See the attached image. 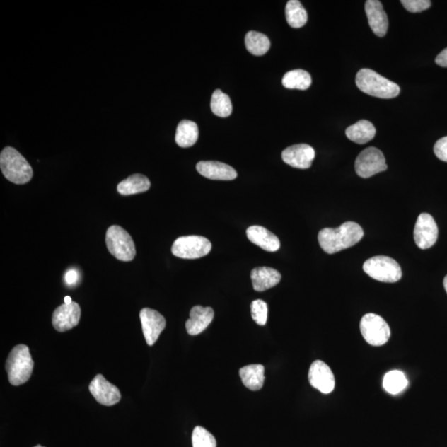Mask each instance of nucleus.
I'll list each match as a JSON object with an SVG mask.
<instances>
[{
	"mask_svg": "<svg viewBox=\"0 0 447 447\" xmlns=\"http://www.w3.org/2000/svg\"><path fill=\"white\" fill-rule=\"evenodd\" d=\"M436 63L441 67H447V48L442 50L436 58Z\"/></svg>",
	"mask_w": 447,
	"mask_h": 447,
	"instance_id": "obj_34",
	"label": "nucleus"
},
{
	"mask_svg": "<svg viewBox=\"0 0 447 447\" xmlns=\"http://www.w3.org/2000/svg\"><path fill=\"white\" fill-rule=\"evenodd\" d=\"M407 385L408 381L405 373L400 371L388 372L383 377V387L393 395L405 390Z\"/></svg>",
	"mask_w": 447,
	"mask_h": 447,
	"instance_id": "obj_28",
	"label": "nucleus"
},
{
	"mask_svg": "<svg viewBox=\"0 0 447 447\" xmlns=\"http://www.w3.org/2000/svg\"><path fill=\"white\" fill-rule=\"evenodd\" d=\"M33 367L29 348L25 344H18L9 353L6 364L9 383L13 386L23 385L30 378Z\"/></svg>",
	"mask_w": 447,
	"mask_h": 447,
	"instance_id": "obj_4",
	"label": "nucleus"
},
{
	"mask_svg": "<svg viewBox=\"0 0 447 447\" xmlns=\"http://www.w3.org/2000/svg\"><path fill=\"white\" fill-rule=\"evenodd\" d=\"M356 172L362 178H368L373 175L386 171L388 167L385 158L380 149L375 147L364 149L356 160Z\"/></svg>",
	"mask_w": 447,
	"mask_h": 447,
	"instance_id": "obj_9",
	"label": "nucleus"
},
{
	"mask_svg": "<svg viewBox=\"0 0 447 447\" xmlns=\"http://www.w3.org/2000/svg\"><path fill=\"white\" fill-rule=\"evenodd\" d=\"M89 390L95 400L104 406H113L121 400L119 388L107 381L102 375H97L89 385Z\"/></svg>",
	"mask_w": 447,
	"mask_h": 447,
	"instance_id": "obj_12",
	"label": "nucleus"
},
{
	"mask_svg": "<svg viewBox=\"0 0 447 447\" xmlns=\"http://www.w3.org/2000/svg\"><path fill=\"white\" fill-rule=\"evenodd\" d=\"M150 187L151 182L147 177L142 174H134L118 185L117 191L121 195L130 196L147 192Z\"/></svg>",
	"mask_w": 447,
	"mask_h": 447,
	"instance_id": "obj_23",
	"label": "nucleus"
},
{
	"mask_svg": "<svg viewBox=\"0 0 447 447\" xmlns=\"http://www.w3.org/2000/svg\"><path fill=\"white\" fill-rule=\"evenodd\" d=\"M443 285H444V288L445 290L446 291L447 294V275L445 277L444 281H443Z\"/></svg>",
	"mask_w": 447,
	"mask_h": 447,
	"instance_id": "obj_37",
	"label": "nucleus"
},
{
	"mask_svg": "<svg viewBox=\"0 0 447 447\" xmlns=\"http://www.w3.org/2000/svg\"><path fill=\"white\" fill-rule=\"evenodd\" d=\"M315 150L308 144H296L286 148L281 153V158L291 167L308 169L312 166L315 158Z\"/></svg>",
	"mask_w": 447,
	"mask_h": 447,
	"instance_id": "obj_15",
	"label": "nucleus"
},
{
	"mask_svg": "<svg viewBox=\"0 0 447 447\" xmlns=\"http://www.w3.org/2000/svg\"><path fill=\"white\" fill-rule=\"evenodd\" d=\"M366 13L369 27L376 36L383 37L386 35L388 28L387 14L378 0H368L366 3Z\"/></svg>",
	"mask_w": 447,
	"mask_h": 447,
	"instance_id": "obj_16",
	"label": "nucleus"
},
{
	"mask_svg": "<svg viewBox=\"0 0 447 447\" xmlns=\"http://www.w3.org/2000/svg\"><path fill=\"white\" fill-rule=\"evenodd\" d=\"M363 236L361 226L356 222L348 221L335 229L325 228L319 232L318 241L325 252L333 255L356 245Z\"/></svg>",
	"mask_w": 447,
	"mask_h": 447,
	"instance_id": "obj_1",
	"label": "nucleus"
},
{
	"mask_svg": "<svg viewBox=\"0 0 447 447\" xmlns=\"http://www.w3.org/2000/svg\"><path fill=\"white\" fill-rule=\"evenodd\" d=\"M199 173L211 180H221L231 181L237 178V173L234 168L224 163L216 161H202L197 165Z\"/></svg>",
	"mask_w": 447,
	"mask_h": 447,
	"instance_id": "obj_17",
	"label": "nucleus"
},
{
	"mask_svg": "<svg viewBox=\"0 0 447 447\" xmlns=\"http://www.w3.org/2000/svg\"><path fill=\"white\" fill-rule=\"evenodd\" d=\"M193 447H216V440L211 432L202 426H197L192 432Z\"/></svg>",
	"mask_w": 447,
	"mask_h": 447,
	"instance_id": "obj_30",
	"label": "nucleus"
},
{
	"mask_svg": "<svg viewBox=\"0 0 447 447\" xmlns=\"http://www.w3.org/2000/svg\"><path fill=\"white\" fill-rule=\"evenodd\" d=\"M346 134L352 142L364 144L375 138L376 129L368 120H359L357 123L349 126L346 130Z\"/></svg>",
	"mask_w": 447,
	"mask_h": 447,
	"instance_id": "obj_22",
	"label": "nucleus"
},
{
	"mask_svg": "<svg viewBox=\"0 0 447 447\" xmlns=\"http://www.w3.org/2000/svg\"><path fill=\"white\" fill-rule=\"evenodd\" d=\"M211 110L219 117L226 118L232 113V103L230 97L221 90H216L211 97Z\"/></svg>",
	"mask_w": 447,
	"mask_h": 447,
	"instance_id": "obj_29",
	"label": "nucleus"
},
{
	"mask_svg": "<svg viewBox=\"0 0 447 447\" xmlns=\"http://www.w3.org/2000/svg\"><path fill=\"white\" fill-rule=\"evenodd\" d=\"M139 317L146 342L152 347L166 327V320L163 315L151 308L141 310Z\"/></svg>",
	"mask_w": 447,
	"mask_h": 447,
	"instance_id": "obj_11",
	"label": "nucleus"
},
{
	"mask_svg": "<svg viewBox=\"0 0 447 447\" xmlns=\"http://www.w3.org/2000/svg\"><path fill=\"white\" fill-rule=\"evenodd\" d=\"M81 310L79 303L62 304L52 314L53 327L59 332H65L76 327L81 319Z\"/></svg>",
	"mask_w": 447,
	"mask_h": 447,
	"instance_id": "obj_14",
	"label": "nucleus"
},
{
	"mask_svg": "<svg viewBox=\"0 0 447 447\" xmlns=\"http://www.w3.org/2000/svg\"><path fill=\"white\" fill-rule=\"evenodd\" d=\"M107 249L116 259L129 262L134 259L136 248L132 237L119 226H112L105 236Z\"/></svg>",
	"mask_w": 447,
	"mask_h": 447,
	"instance_id": "obj_5",
	"label": "nucleus"
},
{
	"mask_svg": "<svg viewBox=\"0 0 447 447\" xmlns=\"http://www.w3.org/2000/svg\"><path fill=\"white\" fill-rule=\"evenodd\" d=\"M64 302L66 304H71L73 303L70 296H66V298H64Z\"/></svg>",
	"mask_w": 447,
	"mask_h": 447,
	"instance_id": "obj_36",
	"label": "nucleus"
},
{
	"mask_svg": "<svg viewBox=\"0 0 447 447\" xmlns=\"http://www.w3.org/2000/svg\"><path fill=\"white\" fill-rule=\"evenodd\" d=\"M401 4L410 13H420L431 6L429 0H402Z\"/></svg>",
	"mask_w": 447,
	"mask_h": 447,
	"instance_id": "obj_32",
	"label": "nucleus"
},
{
	"mask_svg": "<svg viewBox=\"0 0 447 447\" xmlns=\"http://www.w3.org/2000/svg\"><path fill=\"white\" fill-rule=\"evenodd\" d=\"M361 332L366 342L373 347H381L388 342L391 330L390 325L381 315L368 313L361 320Z\"/></svg>",
	"mask_w": 447,
	"mask_h": 447,
	"instance_id": "obj_8",
	"label": "nucleus"
},
{
	"mask_svg": "<svg viewBox=\"0 0 447 447\" xmlns=\"http://www.w3.org/2000/svg\"><path fill=\"white\" fill-rule=\"evenodd\" d=\"M199 136L198 126L190 120H182L179 123L176 137V143L180 147H192L197 143Z\"/></svg>",
	"mask_w": 447,
	"mask_h": 447,
	"instance_id": "obj_24",
	"label": "nucleus"
},
{
	"mask_svg": "<svg viewBox=\"0 0 447 447\" xmlns=\"http://www.w3.org/2000/svg\"><path fill=\"white\" fill-rule=\"evenodd\" d=\"M77 279H79V274H77L76 270H69L66 274L65 280L67 284L72 285L76 284Z\"/></svg>",
	"mask_w": 447,
	"mask_h": 447,
	"instance_id": "obj_35",
	"label": "nucleus"
},
{
	"mask_svg": "<svg viewBox=\"0 0 447 447\" xmlns=\"http://www.w3.org/2000/svg\"><path fill=\"white\" fill-rule=\"evenodd\" d=\"M240 376L249 390H260L265 383V367L262 364H250L240 369Z\"/></svg>",
	"mask_w": 447,
	"mask_h": 447,
	"instance_id": "obj_21",
	"label": "nucleus"
},
{
	"mask_svg": "<svg viewBox=\"0 0 447 447\" xmlns=\"http://www.w3.org/2000/svg\"><path fill=\"white\" fill-rule=\"evenodd\" d=\"M35 447H45V446H42L38 445V446H35Z\"/></svg>",
	"mask_w": 447,
	"mask_h": 447,
	"instance_id": "obj_38",
	"label": "nucleus"
},
{
	"mask_svg": "<svg viewBox=\"0 0 447 447\" xmlns=\"http://www.w3.org/2000/svg\"><path fill=\"white\" fill-rule=\"evenodd\" d=\"M439 237V228L429 214L422 213L417 218L414 228V240L421 250L429 249L435 245Z\"/></svg>",
	"mask_w": 447,
	"mask_h": 447,
	"instance_id": "obj_10",
	"label": "nucleus"
},
{
	"mask_svg": "<svg viewBox=\"0 0 447 447\" xmlns=\"http://www.w3.org/2000/svg\"><path fill=\"white\" fill-rule=\"evenodd\" d=\"M252 320L260 325H265L268 320V305L263 300H255L251 303Z\"/></svg>",
	"mask_w": 447,
	"mask_h": 447,
	"instance_id": "obj_31",
	"label": "nucleus"
},
{
	"mask_svg": "<svg viewBox=\"0 0 447 447\" xmlns=\"http://www.w3.org/2000/svg\"><path fill=\"white\" fill-rule=\"evenodd\" d=\"M246 234L248 239L252 244L260 247L264 250L275 252L279 250L280 241L279 238L263 226H250L248 228Z\"/></svg>",
	"mask_w": 447,
	"mask_h": 447,
	"instance_id": "obj_19",
	"label": "nucleus"
},
{
	"mask_svg": "<svg viewBox=\"0 0 447 447\" xmlns=\"http://www.w3.org/2000/svg\"><path fill=\"white\" fill-rule=\"evenodd\" d=\"M358 88L367 95L381 99L395 98L400 93V87L371 69L359 70L356 75Z\"/></svg>",
	"mask_w": 447,
	"mask_h": 447,
	"instance_id": "obj_2",
	"label": "nucleus"
},
{
	"mask_svg": "<svg viewBox=\"0 0 447 447\" xmlns=\"http://www.w3.org/2000/svg\"><path fill=\"white\" fill-rule=\"evenodd\" d=\"M434 153L441 161L447 163V136L437 141L434 146Z\"/></svg>",
	"mask_w": 447,
	"mask_h": 447,
	"instance_id": "obj_33",
	"label": "nucleus"
},
{
	"mask_svg": "<svg viewBox=\"0 0 447 447\" xmlns=\"http://www.w3.org/2000/svg\"><path fill=\"white\" fill-rule=\"evenodd\" d=\"M286 18L291 28H300L308 22V13L298 0H290L286 6Z\"/></svg>",
	"mask_w": 447,
	"mask_h": 447,
	"instance_id": "obj_25",
	"label": "nucleus"
},
{
	"mask_svg": "<svg viewBox=\"0 0 447 447\" xmlns=\"http://www.w3.org/2000/svg\"><path fill=\"white\" fill-rule=\"evenodd\" d=\"M211 250L210 240L199 236L179 237L172 247L173 255L185 260L200 259L207 255Z\"/></svg>",
	"mask_w": 447,
	"mask_h": 447,
	"instance_id": "obj_7",
	"label": "nucleus"
},
{
	"mask_svg": "<svg viewBox=\"0 0 447 447\" xmlns=\"http://www.w3.org/2000/svg\"><path fill=\"white\" fill-rule=\"evenodd\" d=\"M281 82L286 89L305 91L312 85V77L304 70H293L286 73Z\"/></svg>",
	"mask_w": 447,
	"mask_h": 447,
	"instance_id": "obj_26",
	"label": "nucleus"
},
{
	"mask_svg": "<svg viewBox=\"0 0 447 447\" xmlns=\"http://www.w3.org/2000/svg\"><path fill=\"white\" fill-rule=\"evenodd\" d=\"M363 269L371 278L383 283H396L402 274L397 261L387 256L371 257L364 264Z\"/></svg>",
	"mask_w": 447,
	"mask_h": 447,
	"instance_id": "obj_6",
	"label": "nucleus"
},
{
	"mask_svg": "<svg viewBox=\"0 0 447 447\" xmlns=\"http://www.w3.org/2000/svg\"><path fill=\"white\" fill-rule=\"evenodd\" d=\"M214 310L211 308H204L196 306L190 312V318L187 320L186 329L189 335H197L205 330L212 322Z\"/></svg>",
	"mask_w": 447,
	"mask_h": 447,
	"instance_id": "obj_18",
	"label": "nucleus"
},
{
	"mask_svg": "<svg viewBox=\"0 0 447 447\" xmlns=\"http://www.w3.org/2000/svg\"><path fill=\"white\" fill-rule=\"evenodd\" d=\"M0 168L9 182L14 184H26L33 178L30 164L16 149L6 147L0 154Z\"/></svg>",
	"mask_w": 447,
	"mask_h": 447,
	"instance_id": "obj_3",
	"label": "nucleus"
},
{
	"mask_svg": "<svg viewBox=\"0 0 447 447\" xmlns=\"http://www.w3.org/2000/svg\"><path fill=\"white\" fill-rule=\"evenodd\" d=\"M281 279V276L278 270L268 267L255 268L251 272L252 286L257 291H264L274 288L279 284Z\"/></svg>",
	"mask_w": 447,
	"mask_h": 447,
	"instance_id": "obj_20",
	"label": "nucleus"
},
{
	"mask_svg": "<svg viewBox=\"0 0 447 447\" xmlns=\"http://www.w3.org/2000/svg\"><path fill=\"white\" fill-rule=\"evenodd\" d=\"M308 380L310 385L325 395L334 390L335 381L332 369L322 361H315L312 364Z\"/></svg>",
	"mask_w": 447,
	"mask_h": 447,
	"instance_id": "obj_13",
	"label": "nucleus"
},
{
	"mask_svg": "<svg viewBox=\"0 0 447 447\" xmlns=\"http://www.w3.org/2000/svg\"><path fill=\"white\" fill-rule=\"evenodd\" d=\"M247 50L255 56H263L270 48L269 37L261 33L250 31L245 36Z\"/></svg>",
	"mask_w": 447,
	"mask_h": 447,
	"instance_id": "obj_27",
	"label": "nucleus"
}]
</instances>
